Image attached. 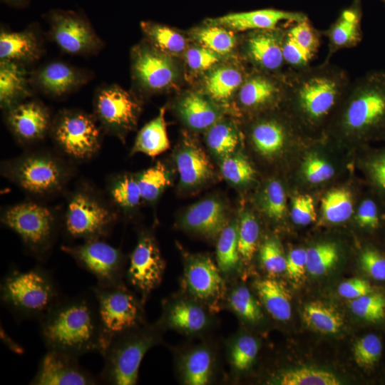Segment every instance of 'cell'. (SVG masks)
<instances>
[{
    "label": "cell",
    "instance_id": "6da1fadb",
    "mask_svg": "<svg viewBox=\"0 0 385 385\" xmlns=\"http://www.w3.org/2000/svg\"><path fill=\"white\" fill-rule=\"evenodd\" d=\"M47 349L77 358L103 352L105 345L94 294L61 298L39 321Z\"/></svg>",
    "mask_w": 385,
    "mask_h": 385
},
{
    "label": "cell",
    "instance_id": "7a4b0ae2",
    "mask_svg": "<svg viewBox=\"0 0 385 385\" xmlns=\"http://www.w3.org/2000/svg\"><path fill=\"white\" fill-rule=\"evenodd\" d=\"M287 102L309 124L325 120L340 104L350 85L346 70L324 61L284 73Z\"/></svg>",
    "mask_w": 385,
    "mask_h": 385
},
{
    "label": "cell",
    "instance_id": "3957f363",
    "mask_svg": "<svg viewBox=\"0 0 385 385\" xmlns=\"http://www.w3.org/2000/svg\"><path fill=\"white\" fill-rule=\"evenodd\" d=\"M339 108L338 123L345 133L385 134V71H371L351 81Z\"/></svg>",
    "mask_w": 385,
    "mask_h": 385
},
{
    "label": "cell",
    "instance_id": "277c9868",
    "mask_svg": "<svg viewBox=\"0 0 385 385\" xmlns=\"http://www.w3.org/2000/svg\"><path fill=\"white\" fill-rule=\"evenodd\" d=\"M61 298L51 274L41 267L13 269L1 284V302L21 319L39 321Z\"/></svg>",
    "mask_w": 385,
    "mask_h": 385
},
{
    "label": "cell",
    "instance_id": "5b68a950",
    "mask_svg": "<svg viewBox=\"0 0 385 385\" xmlns=\"http://www.w3.org/2000/svg\"><path fill=\"white\" fill-rule=\"evenodd\" d=\"M158 329L145 324L114 337L101 354L104 365L100 381L112 385L135 384L144 356L160 342Z\"/></svg>",
    "mask_w": 385,
    "mask_h": 385
},
{
    "label": "cell",
    "instance_id": "8992f818",
    "mask_svg": "<svg viewBox=\"0 0 385 385\" xmlns=\"http://www.w3.org/2000/svg\"><path fill=\"white\" fill-rule=\"evenodd\" d=\"M91 290L96 301L104 349L116 336L145 324L144 302L124 282L113 286L96 284Z\"/></svg>",
    "mask_w": 385,
    "mask_h": 385
},
{
    "label": "cell",
    "instance_id": "52a82bcc",
    "mask_svg": "<svg viewBox=\"0 0 385 385\" xmlns=\"http://www.w3.org/2000/svg\"><path fill=\"white\" fill-rule=\"evenodd\" d=\"M2 222L15 232L36 257L43 258L51 249L56 224L46 207L32 202L14 205L5 211Z\"/></svg>",
    "mask_w": 385,
    "mask_h": 385
},
{
    "label": "cell",
    "instance_id": "ba28073f",
    "mask_svg": "<svg viewBox=\"0 0 385 385\" xmlns=\"http://www.w3.org/2000/svg\"><path fill=\"white\" fill-rule=\"evenodd\" d=\"M62 250L70 255L83 269L92 274L97 284L113 286L123 283L125 257L110 244L94 239L76 246H64Z\"/></svg>",
    "mask_w": 385,
    "mask_h": 385
},
{
    "label": "cell",
    "instance_id": "9c48e42d",
    "mask_svg": "<svg viewBox=\"0 0 385 385\" xmlns=\"http://www.w3.org/2000/svg\"><path fill=\"white\" fill-rule=\"evenodd\" d=\"M46 16L52 39L64 52L83 56L95 53L101 48L103 42L84 15L55 9Z\"/></svg>",
    "mask_w": 385,
    "mask_h": 385
},
{
    "label": "cell",
    "instance_id": "30bf717a",
    "mask_svg": "<svg viewBox=\"0 0 385 385\" xmlns=\"http://www.w3.org/2000/svg\"><path fill=\"white\" fill-rule=\"evenodd\" d=\"M53 135L64 153L76 159L91 158L100 148V129L93 118L83 112H62L53 125Z\"/></svg>",
    "mask_w": 385,
    "mask_h": 385
},
{
    "label": "cell",
    "instance_id": "8fae6325",
    "mask_svg": "<svg viewBox=\"0 0 385 385\" xmlns=\"http://www.w3.org/2000/svg\"><path fill=\"white\" fill-rule=\"evenodd\" d=\"M114 217L104 204L86 192L74 195L66 212L64 227L68 236L86 240L101 239L111 229Z\"/></svg>",
    "mask_w": 385,
    "mask_h": 385
},
{
    "label": "cell",
    "instance_id": "7c38bea8",
    "mask_svg": "<svg viewBox=\"0 0 385 385\" xmlns=\"http://www.w3.org/2000/svg\"><path fill=\"white\" fill-rule=\"evenodd\" d=\"M164 270L165 262L155 239L148 234L141 235L130 255L125 276L143 302L161 282Z\"/></svg>",
    "mask_w": 385,
    "mask_h": 385
},
{
    "label": "cell",
    "instance_id": "4fadbf2b",
    "mask_svg": "<svg viewBox=\"0 0 385 385\" xmlns=\"http://www.w3.org/2000/svg\"><path fill=\"white\" fill-rule=\"evenodd\" d=\"M132 72L138 85L151 93L169 88L178 77V71L170 56L150 44L133 48Z\"/></svg>",
    "mask_w": 385,
    "mask_h": 385
},
{
    "label": "cell",
    "instance_id": "5bb4252c",
    "mask_svg": "<svg viewBox=\"0 0 385 385\" xmlns=\"http://www.w3.org/2000/svg\"><path fill=\"white\" fill-rule=\"evenodd\" d=\"M94 108L105 129L115 133L131 128L136 123L140 109L133 96L116 85L106 86L96 93Z\"/></svg>",
    "mask_w": 385,
    "mask_h": 385
},
{
    "label": "cell",
    "instance_id": "9a60e30c",
    "mask_svg": "<svg viewBox=\"0 0 385 385\" xmlns=\"http://www.w3.org/2000/svg\"><path fill=\"white\" fill-rule=\"evenodd\" d=\"M221 272L212 260L205 255H196L186 262L183 284L194 300L216 309L224 292Z\"/></svg>",
    "mask_w": 385,
    "mask_h": 385
},
{
    "label": "cell",
    "instance_id": "2e32d148",
    "mask_svg": "<svg viewBox=\"0 0 385 385\" xmlns=\"http://www.w3.org/2000/svg\"><path fill=\"white\" fill-rule=\"evenodd\" d=\"M78 358L47 349L41 359L32 385H93L100 379L84 369Z\"/></svg>",
    "mask_w": 385,
    "mask_h": 385
},
{
    "label": "cell",
    "instance_id": "e0dca14e",
    "mask_svg": "<svg viewBox=\"0 0 385 385\" xmlns=\"http://www.w3.org/2000/svg\"><path fill=\"white\" fill-rule=\"evenodd\" d=\"M14 177L25 190L36 195L54 192L62 185L64 173L55 159L47 155H31L15 167Z\"/></svg>",
    "mask_w": 385,
    "mask_h": 385
},
{
    "label": "cell",
    "instance_id": "ac0fdd59",
    "mask_svg": "<svg viewBox=\"0 0 385 385\" xmlns=\"http://www.w3.org/2000/svg\"><path fill=\"white\" fill-rule=\"evenodd\" d=\"M244 42V53L256 70L282 74L285 63L282 53L284 29L250 31Z\"/></svg>",
    "mask_w": 385,
    "mask_h": 385
},
{
    "label": "cell",
    "instance_id": "d6986e66",
    "mask_svg": "<svg viewBox=\"0 0 385 385\" xmlns=\"http://www.w3.org/2000/svg\"><path fill=\"white\" fill-rule=\"evenodd\" d=\"M284 73L273 74L255 70L247 75L238 90L240 104L247 109L257 110L284 100Z\"/></svg>",
    "mask_w": 385,
    "mask_h": 385
},
{
    "label": "cell",
    "instance_id": "ffe728a7",
    "mask_svg": "<svg viewBox=\"0 0 385 385\" xmlns=\"http://www.w3.org/2000/svg\"><path fill=\"white\" fill-rule=\"evenodd\" d=\"M301 11L275 9H262L250 11L237 12L210 19L208 24L223 26L233 31L274 29L282 21L297 22L307 19Z\"/></svg>",
    "mask_w": 385,
    "mask_h": 385
},
{
    "label": "cell",
    "instance_id": "44dd1931",
    "mask_svg": "<svg viewBox=\"0 0 385 385\" xmlns=\"http://www.w3.org/2000/svg\"><path fill=\"white\" fill-rule=\"evenodd\" d=\"M362 7L360 0H354L343 9L328 29L322 31L328 40V51L325 62L340 50L351 48L360 43L363 38L361 29Z\"/></svg>",
    "mask_w": 385,
    "mask_h": 385
},
{
    "label": "cell",
    "instance_id": "7402d4cb",
    "mask_svg": "<svg viewBox=\"0 0 385 385\" xmlns=\"http://www.w3.org/2000/svg\"><path fill=\"white\" fill-rule=\"evenodd\" d=\"M8 124L20 140L34 141L42 138L50 125L47 109L36 101L20 103L9 109Z\"/></svg>",
    "mask_w": 385,
    "mask_h": 385
},
{
    "label": "cell",
    "instance_id": "603a6c76",
    "mask_svg": "<svg viewBox=\"0 0 385 385\" xmlns=\"http://www.w3.org/2000/svg\"><path fill=\"white\" fill-rule=\"evenodd\" d=\"M208 322L207 314L197 301L180 299L164 304L162 317L156 326L195 334L205 329Z\"/></svg>",
    "mask_w": 385,
    "mask_h": 385
},
{
    "label": "cell",
    "instance_id": "cb8c5ba5",
    "mask_svg": "<svg viewBox=\"0 0 385 385\" xmlns=\"http://www.w3.org/2000/svg\"><path fill=\"white\" fill-rule=\"evenodd\" d=\"M87 77L77 68L61 61H53L39 68L34 80L42 91L60 97L85 83Z\"/></svg>",
    "mask_w": 385,
    "mask_h": 385
},
{
    "label": "cell",
    "instance_id": "d4e9b609",
    "mask_svg": "<svg viewBox=\"0 0 385 385\" xmlns=\"http://www.w3.org/2000/svg\"><path fill=\"white\" fill-rule=\"evenodd\" d=\"M42 52L41 43L33 29L22 31L1 30L0 61L24 65L38 60Z\"/></svg>",
    "mask_w": 385,
    "mask_h": 385
},
{
    "label": "cell",
    "instance_id": "484cf974",
    "mask_svg": "<svg viewBox=\"0 0 385 385\" xmlns=\"http://www.w3.org/2000/svg\"><path fill=\"white\" fill-rule=\"evenodd\" d=\"M183 224L198 234L210 237L217 236L226 226L224 207L217 200H202L189 207L183 216Z\"/></svg>",
    "mask_w": 385,
    "mask_h": 385
},
{
    "label": "cell",
    "instance_id": "4316f807",
    "mask_svg": "<svg viewBox=\"0 0 385 385\" xmlns=\"http://www.w3.org/2000/svg\"><path fill=\"white\" fill-rule=\"evenodd\" d=\"M30 95L27 72L24 65L0 61L1 107L9 109Z\"/></svg>",
    "mask_w": 385,
    "mask_h": 385
},
{
    "label": "cell",
    "instance_id": "83f0119b",
    "mask_svg": "<svg viewBox=\"0 0 385 385\" xmlns=\"http://www.w3.org/2000/svg\"><path fill=\"white\" fill-rule=\"evenodd\" d=\"M257 294L269 314L276 320L288 321L292 316L291 295L279 281L263 279L255 283Z\"/></svg>",
    "mask_w": 385,
    "mask_h": 385
},
{
    "label": "cell",
    "instance_id": "f1b7e54d",
    "mask_svg": "<svg viewBox=\"0 0 385 385\" xmlns=\"http://www.w3.org/2000/svg\"><path fill=\"white\" fill-rule=\"evenodd\" d=\"M180 179L185 186L192 187L207 180L212 175L210 163L200 148L186 147L176 155Z\"/></svg>",
    "mask_w": 385,
    "mask_h": 385
},
{
    "label": "cell",
    "instance_id": "f546056e",
    "mask_svg": "<svg viewBox=\"0 0 385 385\" xmlns=\"http://www.w3.org/2000/svg\"><path fill=\"white\" fill-rule=\"evenodd\" d=\"M178 111L184 121L195 130L210 128L219 118L217 109L212 102L197 93H189L180 101Z\"/></svg>",
    "mask_w": 385,
    "mask_h": 385
},
{
    "label": "cell",
    "instance_id": "4dcf8cb0",
    "mask_svg": "<svg viewBox=\"0 0 385 385\" xmlns=\"http://www.w3.org/2000/svg\"><path fill=\"white\" fill-rule=\"evenodd\" d=\"M287 127L276 118L258 120L251 130V138L256 149L264 155H272L284 146Z\"/></svg>",
    "mask_w": 385,
    "mask_h": 385
},
{
    "label": "cell",
    "instance_id": "1f68e13d",
    "mask_svg": "<svg viewBox=\"0 0 385 385\" xmlns=\"http://www.w3.org/2000/svg\"><path fill=\"white\" fill-rule=\"evenodd\" d=\"M169 147L165 108H163L159 114L139 131L132 153H142L154 157L166 151Z\"/></svg>",
    "mask_w": 385,
    "mask_h": 385
},
{
    "label": "cell",
    "instance_id": "d6a6232c",
    "mask_svg": "<svg viewBox=\"0 0 385 385\" xmlns=\"http://www.w3.org/2000/svg\"><path fill=\"white\" fill-rule=\"evenodd\" d=\"M246 76L236 67H217L206 76L205 90L212 99L225 102L240 89Z\"/></svg>",
    "mask_w": 385,
    "mask_h": 385
},
{
    "label": "cell",
    "instance_id": "836d02e7",
    "mask_svg": "<svg viewBox=\"0 0 385 385\" xmlns=\"http://www.w3.org/2000/svg\"><path fill=\"white\" fill-rule=\"evenodd\" d=\"M183 382L188 385H205L212 374V356L205 346H197L183 357L180 364Z\"/></svg>",
    "mask_w": 385,
    "mask_h": 385
},
{
    "label": "cell",
    "instance_id": "e575fe53",
    "mask_svg": "<svg viewBox=\"0 0 385 385\" xmlns=\"http://www.w3.org/2000/svg\"><path fill=\"white\" fill-rule=\"evenodd\" d=\"M140 26L150 45L158 51L168 55L180 53L185 49V38L173 29L151 21H143Z\"/></svg>",
    "mask_w": 385,
    "mask_h": 385
},
{
    "label": "cell",
    "instance_id": "d590c367",
    "mask_svg": "<svg viewBox=\"0 0 385 385\" xmlns=\"http://www.w3.org/2000/svg\"><path fill=\"white\" fill-rule=\"evenodd\" d=\"M302 317L309 327L324 334H335L344 324L341 314L335 309L319 301L307 304Z\"/></svg>",
    "mask_w": 385,
    "mask_h": 385
},
{
    "label": "cell",
    "instance_id": "8d00e7d4",
    "mask_svg": "<svg viewBox=\"0 0 385 385\" xmlns=\"http://www.w3.org/2000/svg\"><path fill=\"white\" fill-rule=\"evenodd\" d=\"M274 381L280 385H339L333 373L313 367H298L281 372Z\"/></svg>",
    "mask_w": 385,
    "mask_h": 385
},
{
    "label": "cell",
    "instance_id": "74e56055",
    "mask_svg": "<svg viewBox=\"0 0 385 385\" xmlns=\"http://www.w3.org/2000/svg\"><path fill=\"white\" fill-rule=\"evenodd\" d=\"M237 227L235 223L227 225L219 235L216 249L217 265L221 272H233L240 258L238 250Z\"/></svg>",
    "mask_w": 385,
    "mask_h": 385
},
{
    "label": "cell",
    "instance_id": "f35d334b",
    "mask_svg": "<svg viewBox=\"0 0 385 385\" xmlns=\"http://www.w3.org/2000/svg\"><path fill=\"white\" fill-rule=\"evenodd\" d=\"M194 36L200 46L220 56L230 53L236 45L232 31L215 24H208L197 29Z\"/></svg>",
    "mask_w": 385,
    "mask_h": 385
},
{
    "label": "cell",
    "instance_id": "ab89813d",
    "mask_svg": "<svg viewBox=\"0 0 385 385\" xmlns=\"http://www.w3.org/2000/svg\"><path fill=\"white\" fill-rule=\"evenodd\" d=\"M324 218L330 223H340L347 220L353 212L352 198L346 189H336L329 192L322 200Z\"/></svg>",
    "mask_w": 385,
    "mask_h": 385
},
{
    "label": "cell",
    "instance_id": "60d3db41",
    "mask_svg": "<svg viewBox=\"0 0 385 385\" xmlns=\"http://www.w3.org/2000/svg\"><path fill=\"white\" fill-rule=\"evenodd\" d=\"M206 141L213 153L225 157L235 150L239 143V135L235 128L231 124L216 122L210 128Z\"/></svg>",
    "mask_w": 385,
    "mask_h": 385
},
{
    "label": "cell",
    "instance_id": "b9f144b4",
    "mask_svg": "<svg viewBox=\"0 0 385 385\" xmlns=\"http://www.w3.org/2000/svg\"><path fill=\"white\" fill-rule=\"evenodd\" d=\"M137 181L142 200L151 202L158 198L170 180L165 165L158 163L142 172Z\"/></svg>",
    "mask_w": 385,
    "mask_h": 385
},
{
    "label": "cell",
    "instance_id": "7bdbcfd3",
    "mask_svg": "<svg viewBox=\"0 0 385 385\" xmlns=\"http://www.w3.org/2000/svg\"><path fill=\"white\" fill-rule=\"evenodd\" d=\"M259 343L251 335L242 334L232 342L230 349V360L237 372L247 371L253 364L258 351Z\"/></svg>",
    "mask_w": 385,
    "mask_h": 385
},
{
    "label": "cell",
    "instance_id": "ee69618b",
    "mask_svg": "<svg viewBox=\"0 0 385 385\" xmlns=\"http://www.w3.org/2000/svg\"><path fill=\"white\" fill-rule=\"evenodd\" d=\"M228 303L230 308L246 322L255 323L262 318L259 304L245 286L236 287L230 292Z\"/></svg>",
    "mask_w": 385,
    "mask_h": 385
},
{
    "label": "cell",
    "instance_id": "f6af8a7d",
    "mask_svg": "<svg viewBox=\"0 0 385 385\" xmlns=\"http://www.w3.org/2000/svg\"><path fill=\"white\" fill-rule=\"evenodd\" d=\"M350 308L354 315L371 322L385 320V295L373 292L351 300Z\"/></svg>",
    "mask_w": 385,
    "mask_h": 385
},
{
    "label": "cell",
    "instance_id": "bcb514c9",
    "mask_svg": "<svg viewBox=\"0 0 385 385\" xmlns=\"http://www.w3.org/2000/svg\"><path fill=\"white\" fill-rule=\"evenodd\" d=\"M113 201L125 210L137 207L142 200L137 178L130 175H123L115 180L110 187Z\"/></svg>",
    "mask_w": 385,
    "mask_h": 385
},
{
    "label": "cell",
    "instance_id": "7dc6e473",
    "mask_svg": "<svg viewBox=\"0 0 385 385\" xmlns=\"http://www.w3.org/2000/svg\"><path fill=\"white\" fill-rule=\"evenodd\" d=\"M307 272L313 276H320L328 272L339 258L336 245L324 242L307 250Z\"/></svg>",
    "mask_w": 385,
    "mask_h": 385
},
{
    "label": "cell",
    "instance_id": "c3c4849f",
    "mask_svg": "<svg viewBox=\"0 0 385 385\" xmlns=\"http://www.w3.org/2000/svg\"><path fill=\"white\" fill-rule=\"evenodd\" d=\"M382 350V342L379 336L373 333L367 334L354 344V358L359 366L370 369L379 362Z\"/></svg>",
    "mask_w": 385,
    "mask_h": 385
},
{
    "label": "cell",
    "instance_id": "681fc988",
    "mask_svg": "<svg viewBox=\"0 0 385 385\" xmlns=\"http://www.w3.org/2000/svg\"><path fill=\"white\" fill-rule=\"evenodd\" d=\"M260 229L255 217L246 212L242 215L237 227L238 250L240 258L252 259L256 249Z\"/></svg>",
    "mask_w": 385,
    "mask_h": 385
},
{
    "label": "cell",
    "instance_id": "f907efd6",
    "mask_svg": "<svg viewBox=\"0 0 385 385\" xmlns=\"http://www.w3.org/2000/svg\"><path fill=\"white\" fill-rule=\"evenodd\" d=\"M223 177L234 185H244L251 181L255 170L250 163L240 155H228L221 163Z\"/></svg>",
    "mask_w": 385,
    "mask_h": 385
},
{
    "label": "cell",
    "instance_id": "816d5d0a",
    "mask_svg": "<svg viewBox=\"0 0 385 385\" xmlns=\"http://www.w3.org/2000/svg\"><path fill=\"white\" fill-rule=\"evenodd\" d=\"M282 53L285 64L289 66L292 70H299L310 66V62L314 57L285 29L282 41Z\"/></svg>",
    "mask_w": 385,
    "mask_h": 385
},
{
    "label": "cell",
    "instance_id": "f5cc1de1",
    "mask_svg": "<svg viewBox=\"0 0 385 385\" xmlns=\"http://www.w3.org/2000/svg\"><path fill=\"white\" fill-rule=\"evenodd\" d=\"M263 207L266 214L272 219H282L286 212V196L282 184L272 180L264 191Z\"/></svg>",
    "mask_w": 385,
    "mask_h": 385
},
{
    "label": "cell",
    "instance_id": "db71d44e",
    "mask_svg": "<svg viewBox=\"0 0 385 385\" xmlns=\"http://www.w3.org/2000/svg\"><path fill=\"white\" fill-rule=\"evenodd\" d=\"M260 257L264 269L271 274H277L285 271L286 257L277 240L267 239L262 244Z\"/></svg>",
    "mask_w": 385,
    "mask_h": 385
},
{
    "label": "cell",
    "instance_id": "11a10c76",
    "mask_svg": "<svg viewBox=\"0 0 385 385\" xmlns=\"http://www.w3.org/2000/svg\"><path fill=\"white\" fill-rule=\"evenodd\" d=\"M361 270L371 279L385 282V254L380 250L368 247L360 254Z\"/></svg>",
    "mask_w": 385,
    "mask_h": 385
},
{
    "label": "cell",
    "instance_id": "9f6ffc18",
    "mask_svg": "<svg viewBox=\"0 0 385 385\" xmlns=\"http://www.w3.org/2000/svg\"><path fill=\"white\" fill-rule=\"evenodd\" d=\"M185 58L188 66L195 71L207 70L221 59L220 55L202 46L189 48Z\"/></svg>",
    "mask_w": 385,
    "mask_h": 385
},
{
    "label": "cell",
    "instance_id": "6f0895ef",
    "mask_svg": "<svg viewBox=\"0 0 385 385\" xmlns=\"http://www.w3.org/2000/svg\"><path fill=\"white\" fill-rule=\"evenodd\" d=\"M303 173L309 182L319 183L330 179L334 174V170L326 160L310 155L304 163Z\"/></svg>",
    "mask_w": 385,
    "mask_h": 385
},
{
    "label": "cell",
    "instance_id": "680465c9",
    "mask_svg": "<svg viewBox=\"0 0 385 385\" xmlns=\"http://www.w3.org/2000/svg\"><path fill=\"white\" fill-rule=\"evenodd\" d=\"M313 198L309 195H299L292 201V221L299 225H307L316 220L317 213Z\"/></svg>",
    "mask_w": 385,
    "mask_h": 385
},
{
    "label": "cell",
    "instance_id": "91938a15",
    "mask_svg": "<svg viewBox=\"0 0 385 385\" xmlns=\"http://www.w3.org/2000/svg\"><path fill=\"white\" fill-rule=\"evenodd\" d=\"M356 219L358 225L362 228L369 230L378 229L381 224L378 202L370 197L364 199L358 208Z\"/></svg>",
    "mask_w": 385,
    "mask_h": 385
},
{
    "label": "cell",
    "instance_id": "94428289",
    "mask_svg": "<svg viewBox=\"0 0 385 385\" xmlns=\"http://www.w3.org/2000/svg\"><path fill=\"white\" fill-rule=\"evenodd\" d=\"M307 254L304 248L292 250L286 257L285 272L294 281L300 280L307 272Z\"/></svg>",
    "mask_w": 385,
    "mask_h": 385
},
{
    "label": "cell",
    "instance_id": "6125c7cd",
    "mask_svg": "<svg viewBox=\"0 0 385 385\" xmlns=\"http://www.w3.org/2000/svg\"><path fill=\"white\" fill-rule=\"evenodd\" d=\"M374 292L371 283L362 278H353L342 282L338 287L339 294L351 300Z\"/></svg>",
    "mask_w": 385,
    "mask_h": 385
},
{
    "label": "cell",
    "instance_id": "be15d7a7",
    "mask_svg": "<svg viewBox=\"0 0 385 385\" xmlns=\"http://www.w3.org/2000/svg\"><path fill=\"white\" fill-rule=\"evenodd\" d=\"M367 170L374 185L385 193V151L371 158L368 162Z\"/></svg>",
    "mask_w": 385,
    "mask_h": 385
},
{
    "label": "cell",
    "instance_id": "e7e4bbea",
    "mask_svg": "<svg viewBox=\"0 0 385 385\" xmlns=\"http://www.w3.org/2000/svg\"><path fill=\"white\" fill-rule=\"evenodd\" d=\"M2 1L15 6H25L29 0H1Z\"/></svg>",
    "mask_w": 385,
    "mask_h": 385
},
{
    "label": "cell",
    "instance_id": "03108f58",
    "mask_svg": "<svg viewBox=\"0 0 385 385\" xmlns=\"http://www.w3.org/2000/svg\"><path fill=\"white\" fill-rule=\"evenodd\" d=\"M385 5V0H381Z\"/></svg>",
    "mask_w": 385,
    "mask_h": 385
}]
</instances>
